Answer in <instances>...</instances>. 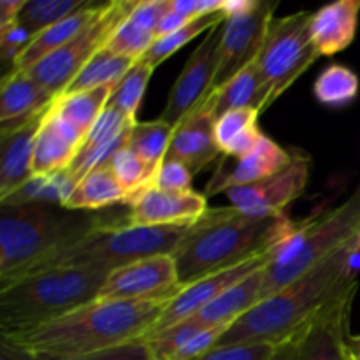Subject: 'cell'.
Returning <instances> with one entry per match:
<instances>
[{"label": "cell", "mask_w": 360, "mask_h": 360, "mask_svg": "<svg viewBox=\"0 0 360 360\" xmlns=\"http://www.w3.org/2000/svg\"><path fill=\"white\" fill-rule=\"evenodd\" d=\"M169 301L95 299L32 329L0 334V343L42 359L91 357L143 343Z\"/></svg>", "instance_id": "cell-1"}, {"label": "cell", "mask_w": 360, "mask_h": 360, "mask_svg": "<svg viewBox=\"0 0 360 360\" xmlns=\"http://www.w3.org/2000/svg\"><path fill=\"white\" fill-rule=\"evenodd\" d=\"M297 221L287 217L250 218L236 207L207 210L174 252L179 280L193 283L280 245Z\"/></svg>", "instance_id": "cell-2"}, {"label": "cell", "mask_w": 360, "mask_h": 360, "mask_svg": "<svg viewBox=\"0 0 360 360\" xmlns=\"http://www.w3.org/2000/svg\"><path fill=\"white\" fill-rule=\"evenodd\" d=\"M352 239L294 283L287 285L239 316L214 348L248 343L274 345L329 299L345 290L348 285L355 283L357 278H348L345 273V259Z\"/></svg>", "instance_id": "cell-3"}, {"label": "cell", "mask_w": 360, "mask_h": 360, "mask_svg": "<svg viewBox=\"0 0 360 360\" xmlns=\"http://www.w3.org/2000/svg\"><path fill=\"white\" fill-rule=\"evenodd\" d=\"M104 224L101 214L51 204L0 206V287Z\"/></svg>", "instance_id": "cell-4"}, {"label": "cell", "mask_w": 360, "mask_h": 360, "mask_svg": "<svg viewBox=\"0 0 360 360\" xmlns=\"http://www.w3.org/2000/svg\"><path fill=\"white\" fill-rule=\"evenodd\" d=\"M190 229L192 225L132 227L127 221H105L79 241L65 246L58 253L28 269L18 280L53 269H94L111 273L118 267L129 266L148 257L164 255V253L174 255Z\"/></svg>", "instance_id": "cell-5"}, {"label": "cell", "mask_w": 360, "mask_h": 360, "mask_svg": "<svg viewBox=\"0 0 360 360\" xmlns=\"http://www.w3.org/2000/svg\"><path fill=\"white\" fill-rule=\"evenodd\" d=\"M108 274L53 269L0 287V334L32 329L95 301Z\"/></svg>", "instance_id": "cell-6"}, {"label": "cell", "mask_w": 360, "mask_h": 360, "mask_svg": "<svg viewBox=\"0 0 360 360\" xmlns=\"http://www.w3.org/2000/svg\"><path fill=\"white\" fill-rule=\"evenodd\" d=\"M360 232V192L334 210L297 221V227L273 248L266 269L264 299L271 297L333 255Z\"/></svg>", "instance_id": "cell-7"}, {"label": "cell", "mask_w": 360, "mask_h": 360, "mask_svg": "<svg viewBox=\"0 0 360 360\" xmlns=\"http://www.w3.org/2000/svg\"><path fill=\"white\" fill-rule=\"evenodd\" d=\"M359 281L320 306L274 343L269 360H350V316Z\"/></svg>", "instance_id": "cell-8"}, {"label": "cell", "mask_w": 360, "mask_h": 360, "mask_svg": "<svg viewBox=\"0 0 360 360\" xmlns=\"http://www.w3.org/2000/svg\"><path fill=\"white\" fill-rule=\"evenodd\" d=\"M137 4V0L105 2L101 14L83 32L25 72L51 97H60L83 67L109 44L115 32L132 14Z\"/></svg>", "instance_id": "cell-9"}, {"label": "cell", "mask_w": 360, "mask_h": 360, "mask_svg": "<svg viewBox=\"0 0 360 360\" xmlns=\"http://www.w3.org/2000/svg\"><path fill=\"white\" fill-rule=\"evenodd\" d=\"M309 21L311 14L304 11L271 21L255 63L273 102L320 56L313 44Z\"/></svg>", "instance_id": "cell-10"}, {"label": "cell", "mask_w": 360, "mask_h": 360, "mask_svg": "<svg viewBox=\"0 0 360 360\" xmlns=\"http://www.w3.org/2000/svg\"><path fill=\"white\" fill-rule=\"evenodd\" d=\"M308 155L292 150V162L264 181L227 190L232 207L250 218L285 217V210L304 193L309 178Z\"/></svg>", "instance_id": "cell-11"}, {"label": "cell", "mask_w": 360, "mask_h": 360, "mask_svg": "<svg viewBox=\"0 0 360 360\" xmlns=\"http://www.w3.org/2000/svg\"><path fill=\"white\" fill-rule=\"evenodd\" d=\"M185 285L171 253L153 255L111 271L98 290L101 301H158L172 299Z\"/></svg>", "instance_id": "cell-12"}, {"label": "cell", "mask_w": 360, "mask_h": 360, "mask_svg": "<svg viewBox=\"0 0 360 360\" xmlns=\"http://www.w3.org/2000/svg\"><path fill=\"white\" fill-rule=\"evenodd\" d=\"M221 35H224V23L211 28L195 51L186 60L181 74L172 84L160 120L174 129L213 91L214 77L220 65Z\"/></svg>", "instance_id": "cell-13"}, {"label": "cell", "mask_w": 360, "mask_h": 360, "mask_svg": "<svg viewBox=\"0 0 360 360\" xmlns=\"http://www.w3.org/2000/svg\"><path fill=\"white\" fill-rule=\"evenodd\" d=\"M278 2H259L253 11L225 18L220 44V65L213 91L255 62L260 55Z\"/></svg>", "instance_id": "cell-14"}, {"label": "cell", "mask_w": 360, "mask_h": 360, "mask_svg": "<svg viewBox=\"0 0 360 360\" xmlns=\"http://www.w3.org/2000/svg\"><path fill=\"white\" fill-rule=\"evenodd\" d=\"M271 259H273V248L260 253V255L252 257V259L245 260V262L236 264V266L232 267H225V269L213 271V273L207 274V276L200 278V280L193 281V283L185 285V287L169 301V304L165 306L164 313H162V316L158 319V322L155 323L153 330L148 334V338L164 333V330L171 329V327L178 326V323L185 322V320L192 319L193 315H197V313L202 308H206L210 302H213L214 299L220 297V295L224 294V292H227L229 288L238 285L239 281H243L246 276L255 273L260 267L267 266V264L271 262Z\"/></svg>", "instance_id": "cell-15"}, {"label": "cell", "mask_w": 360, "mask_h": 360, "mask_svg": "<svg viewBox=\"0 0 360 360\" xmlns=\"http://www.w3.org/2000/svg\"><path fill=\"white\" fill-rule=\"evenodd\" d=\"M127 224L132 227H186L206 214V195L190 192H171L150 186L130 200Z\"/></svg>", "instance_id": "cell-16"}, {"label": "cell", "mask_w": 360, "mask_h": 360, "mask_svg": "<svg viewBox=\"0 0 360 360\" xmlns=\"http://www.w3.org/2000/svg\"><path fill=\"white\" fill-rule=\"evenodd\" d=\"M49 108L25 123L11 129H0V200L9 197L34 176L32 160L35 139Z\"/></svg>", "instance_id": "cell-17"}, {"label": "cell", "mask_w": 360, "mask_h": 360, "mask_svg": "<svg viewBox=\"0 0 360 360\" xmlns=\"http://www.w3.org/2000/svg\"><path fill=\"white\" fill-rule=\"evenodd\" d=\"M220 153L214 141V116L211 115L207 101H204L176 125L165 158L183 162L197 174L217 160Z\"/></svg>", "instance_id": "cell-18"}, {"label": "cell", "mask_w": 360, "mask_h": 360, "mask_svg": "<svg viewBox=\"0 0 360 360\" xmlns=\"http://www.w3.org/2000/svg\"><path fill=\"white\" fill-rule=\"evenodd\" d=\"M290 162L292 150H285L276 141L264 134L255 150L250 151L243 158H238L231 171L224 172L218 169L214 178L207 183L206 195H217V193L227 192L236 186H246L264 181L276 172L283 171Z\"/></svg>", "instance_id": "cell-19"}, {"label": "cell", "mask_w": 360, "mask_h": 360, "mask_svg": "<svg viewBox=\"0 0 360 360\" xmlns=\"http://www.w3.org/2000/svg\"><path fill=\"white\" fill-rule=\"evenodd\" d=\"M83 141L84 137L63 122L51 105L35 139L32 174L48 176L69 169Z\"/></svg>", "instance_id": "cell-20"}, {"label": "cell", "mask_w": 360, "mask_h": 360, "mask_svg": "<svg viewBox=\"0 0 360 360\" xmlns=\"http://www.w3.org/2000/svg\"><path fill=\"white\" fill-rule=\"evenodd\" d=\"M360 0H338L311 14L309 32L320 56H333L354 42L359 27Z\"/></svg>", "instance_id": "cell-21"}, {"label": "cell", "mask_w": 360, "mask_h": 360, "mask_svg": "<svg viewBox=\"0 0 360 360\" xmlns=\"http://www.w3.org/2000/svg\"><path fill=\"white\" fill-rule=\"evenodd\" d=\"M53 102L55 97L42 90L27 72L11 69L0 84V125L11 129L25 123L46 111Z\"/></svg>", "instance_id": "cell-22"}, {"label": "cell", "mask_w": 360, "mask_h": 360, "mask_svg": "<svg viewBox=\"0 0 360 360\" xmlns=\"http://www.w3.org/2000/svg\"><path fill=\"white\" fill-rule=\"evenodd\" d=\"M269 266V264H267ZM267 266L260 267L255 273L246 276L227 292L214 299L213 302L200 309L192 319L195 323L202 327L220 326V323H234L239 316L255 308L259 302L264 301V281H266Z\"/></svg>", "instance_id": "cell-23"}, {"label": "cell", "mask_w": 360, "mask_h": 360, "mask_svg": "<svg viewBox=\"0 0 360 360\" xmlns=\"http://www.w3.org/2000/svg\"><path fill=\"white\" fill-rule=\"evenodd\" d=\"M206 101L211 115L217 120L232 109H255L262 112L273 104V95L260 77L257 63L253 62L241 72L236 74L224 86L211 91Z\"/></svg>", "instance_id": "cell-24"}, {"label": "cell", "mask_w": 360, "mask_h": 360, "mask_svg": "<svg viewBox=\"0 0 360 360\" xmlns=\"http://www.w3.org/2000/svg\"><path fill=\"white\" fill-rule=\"evenodd\" d=\"M105 2H94L91 0L86 7H83L77 13L70 14L65 20L58 21L53 27L46 28L41 34L34 35L32 41L28 42L27 48L20 53L16 60L13 62V70H25L30 69L32 65H35L37 62H41L44 56H48L49 53H53L55 49L62 48L63 44H67L69 41H72L79 32H83L95 18L101 14V11L104 9Z\"/></svg>", "instance_id": "cell-25"}, {"label": "cell", "mask_w": 360, "mask_h": 360, "mask_svg": "<svg viewBox=\"0 0 360 360\" xmlns=\"http://www.w3.org/2000/svg\"><path fill=\"white\" fill-rule=\"evenodd\" d=\"M259 115L255 109H232L214 120V141L224 157L243 158L255 150L264 137Z\"/></svg>", "instance_id": "cell-26"}, {"label": "cell", "mask_w": 360, "mask_h": 360, "mask_svg": "<svg viewBox=\"0 0 360 360\" xmlns=\"http://www.w3.org/2000/svg\"><path fill=\"white\" fill-rule=\"evenodd\" d=\"M125 190L115 172L109 167H98L77 183L63 207L70 211H101L116 204H125Z\"/></svg>", "instance_id": "cell-27"}, {"label": "cell", "mask_w": 360, "mask_h": 360, "mask_svg": "<svg viewBox=\"0 0 360 360\" xmlns=\"http://www.w3.org/2000/svg\"><path fill=\"white\" fill-rule=\"evenodd\" d=\"M111 86L94 88V90L77 91V94H63L55 98L53 111L65 123H69L76 132L86 137L98 116L108 108L111 97Z\"/></svg>", "instance_id": "cell-28"}, {"label": "cell", "mask_w": 360, "mask_h": 360, "mask_svg": "<svg viewBox=\"0 0 360 360\" xmlns=\"http://www.w3.org/2000/svg\"><path fill=\"white\" fill-rule=\"evenodd\" d=\"M76 181L69 171L48 176H32L25 185L0 200V206H23V204H51L63 207L76 188Z\"/></svg>", "instance_id": "cell-29"}, {"label": "cell", "mask_w": 360, "mask_h": 360, "mask_svg": "<svg viewBox=\"0 0 360 360\" xmlns=\"http://www.w3.org/2000/svg\"><path fill=\"white\" fill-rule=\"evenodd\" d=\"M134 63L136 62L132 58L116 55L109 48L101 49L83 67V70L74 77L72 83L67 86V90L63 94H77V91L94 90V88L102 86L115 88L123 79V76L132 69Z\"/></svg>", "instance_id": "cell-30"}, {"label": "cell", "mask_w": 360, "mask_h": 360, "mask_svg": "<svg viewBox=\"0 0 360 360\" xmlns=\"http://www.w3.org/2000/svg\"><path fill=\"white\" fill-rule=\"evenodd\" d=\"M360 90L359 76L343 63H330L320 72L313 84L316 101L327 108L340 109L357 98Z\"/></svg>", "instance_id": "cell-31"}, {"label": "cell", "mask_w": 360, "mask_h": 360, "mask_svg": "<svg viewBox=\"0 0 360 360\" xmlns=\"http://www.w3.org/2000/svg\"><path fill=\"white\" fill-rule=\"evenodd\" d=\"M172 134L174 127L160 118L153 122H139L130 132L129 148L136 151L153 171H158L167 157Z\"/></svg>", "instance_id": "cell-32"}, {"label": "cell", "mask_w": 360, "mask_h": 360, "mask_svg": "<svg viewBox=\"0 0 360 360\" xmlns=\"http://www.w3.org/2000/svg\"><path fill=\"white\" fill-rule=\"evenodd\" d=\"M224 21H225L224 11L197 16L195 20L190 21L186 27L179 28V30L165 35V37L157 39V41L153 42V46L148 49L146 55L143 56V60L146 63H150L153 69H157L162 62H165L169 56H172L176 51H178V49H181L186 42H190L192 39H195L197 35L202 34V32H210L211 28L218 27V25H221Z\"/></svg>", "instance_id": "cell-33"}, {"label": "cell", "mask_w": 360, "mask_h": 360, "mask_svg": "<svg viewBox=\"0 0 360 360\" xmlns=\"http://www.w3.org/2000/svg\"><path fill=\"white\" fill-rule=\"evenodd\" d=\"M108 167L115 172L116 179L120 181L122 188L125 190V206L130 200L136 199L139 193H143L144 190L153 186L155 176H157V171H153L136 151L130 150L129 144L112 157L111 164Z\"/></svg>", "instance_id": "cell-34"}, {"label": "cell", "mask_w": 360, "mask_h": 360, "mask_svg": "<svg viewBox=\"0 0 360 360\" xmlns=\"http://www.w3.org/2000/svg\"><path fill=\"white\" fill-rule=\"evenodd\" d=\"M90 2L91 0H28L16 23L27 28L32 35H37L86 7Z\"/></svg>", "instance_id": "cell-35"}, {"label": "cell", "mask_w": 360, "mask_h": 360, "mask_svg": "<svg viewBox=\"0 0 360 360\" xmlns=\"http://www.w3.org/2000/svg\"><path fill=\"white\" fill-rule=\"evenodd\" d=\"M153 70V67L144 62L143 58L137 60L132 69L123 76V79L112 88L108 105L122 111L134 122H139L137 112H139L141 102H143L144 91H146Z\"/></svg>", "instance_id": "cell-36"}, {"label": "cell", "mask_w": 360, "mask_h": 360, "mask_svg": "<svg viewBox=\"0 0 360 360\" xmlns=\"http://www.w3.org/2000/svg\"><path fill=\"white\" fill-rule=\"evenodd\" d=\"M155 41H157L155 32L139 27L129 16L120 25L118 30L115 32V35H112L111 41H109V44L105 48L115 51L116 55L127 56V58H132L134 62H137V60H141L146 55L148 49L153 46Z\"/></svg>", "instance_id": "cell-37"}, {"label": "cell", "mask_w": 360, "mask_h": 360, "mask_svg": "<svg viewBox=\"0 0 360 360\" xmlns=\"http://www.w3.org/2000/svg\"><path fill=\"white\" fill-rule=\"evenodd\" d=\"M193 172L188 165L178 160H169L165 158L164 164L157 171L153 186L162 190H171V192H190L192 188Z\"/></svg>", "instance_id": "cell-38"}, {"label": "cell", "mask_w": 360, "mask_h": 360, "mask_svg": "<svg viewBox=\"0 0 360 360\" xmlns=\"http://www.w3.org/2000/svg\"><path fill=\"white\" fill-rule=\"evenodd\" d=\"M273 348V343L234 345V347L214 348L210 354L195 360H269Z\"/></svg>", "instance_id": "cell-39"}, {"label": "cell", "mask_w": 360, "mask_h": 360, "mask_svg": "<svg viewBox=\"0 0 360 360\" xmlns=\"http://www.w3.org/2000/svg\"><path fill=\"white\" fill-rule=\"evenodd\" d=\"M169 11H171V0H141L130 14V20L157 35V27Z\"/></svg>", "instance_id": "cell-40"}, {"label": "cell", "mask_w": 360, "mask_h": 360, "mask_svg": "<svg viewBox=\"0 0 360 360\" xmlns=\"http://www.w3.org/2000/svg\"><path fill=\"white\" fill-rule=\"evenodd\" d=\"M148 354L144 350L143 345H134V347L120 348V350L105 352V354L91 355V357H81V359H69V360H146ZM41 360H53V359H42Z\"/></svg>", "instance_id": "cell-41"}, {"label": "cell", "mask_w": 360, "mask_h": 360, "mask_svg": "<svg viewBox=\"0 0 360 360\" xmlns=\"http://www.w3.org/2000/svg\"><path fill=\"white\" fill-rule=\"evenodd\" d=\"M195 18L192 16H183V14H176L172 11H169L164 18H162L160 25L157 27V39L165 37V35L172 34V32L179 30V28L186 27L190 21H193Z\"/></svg>", "instance_id": "cell-42"}, {"label": "cell", "mask_w": 360, "mask_h": 360, "mask_svg": "<svg viewBox=\"0 0 360 360\" xmlns=\"http://www.w3.org/2000/svg\"><path fill=\"white\" fill-rule=\"evenodd\" d=\"M28 0H0V28L16 23Z\"/></svg>", "instance_id": "cell-43"}, {"label": "cell", "mask_w": 360, "mask_h": 360, "mask_svg": "<svg viewBox=\"0 0 360 360\" xmlns=\"http://www.w3.org/2000/svg\"><path fill=\"white\" fill-rule=\"evenodd\" d=\"M345 273L348 278H359L360 273V232L352 239L345 259Z\"/></svg>", "instance_id": "cell-44"}, {"label": "cell", "mask_w": 360, "mask_h": 360, "mask_svg": "<svg viewBox=\"0 0 360 360\" xmlns=\"http://www.w3.org/2000/svg\"><path fill=\"white\" fill-rule=\"evenodd\" d=\"M260 0H225L224 14L225 18L236 16V14H245L255 9Z\"/></svg>", "instance_id": "cell-45"}, {"label": "cell", "mask_w": 360, "mask_h": 360, "mask_svg": "<svg viewBox=\"0 0 360 360\" xmlns=\"http://www.w3.org/2000/svg\"><path fill=\"white\" fill-rule=\"evenodd\" d=\"M171 11L176 14H183V16H200L199 0H171Z\"/></svg>", "instance_id": "cell-46"}, {"label": "cell", "mask_w": 360, "mask_h": 360, "mask_svg": "<svg viewBox=\"0 0 360 360\" xmlns=\"http://www.w3.org/2000/svg\"><path fill=\"white\" fill-rule=\"evenodd\" d=\"M348 352H350V360H360V334L359 336H350Z\"/></svg>", "instance_id": "cell-47"}, {"label": "cell", "mask_w": 360, "mask_h": 360, "mask_svg": "<svg viewBox=\"0 0 360 360\" xmlns=\"http://www.w3.org/2000/svg\"><path fill=\"white\" fill-rule=\"evenodd\" d=\"M146 360H162V359H155V357H150V355H148Z\"/></svg>", "instance_id": "cell-48"}, {"label": "cell", "mask_w": 360, "mask_h": 360, "mask_svg": "<svg viewBox=\"0 0 360 360\" xmlns=\"http://www.w3.org/2000/svg\"><path fill=\"white\" fill-rule=\"evenodd\" d=\"M359 192H360V186H359Z\"/></svg>", "instance_id": "cell-49"}]
</instances>
